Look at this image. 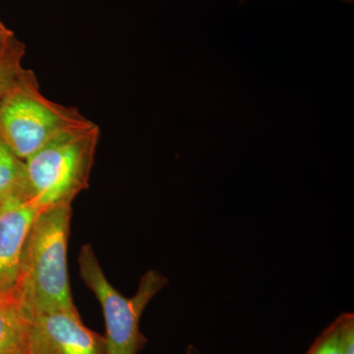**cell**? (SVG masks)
Returning <instances> with one entry per match:
<instances>
[{"instance_id":"13","label":"cell","mask_w":354,"mask_h":354,"mask_svg":"<svg viewBox=\"0 0 354 354\" xmlns=\"http://www.w3.org/2000/svg\"><path fill=\"white\" fill-rule=\"evenodd\" d=\"M187 354H201L195 346H189L187 348Z\"/></svg>"},{"instance_id":"12","label":"cell","mask_w":354,"mask_h":354,"mask_svg":"<svg viewBox=\"0 0 354 354\" xmlns=\"http://www.w3.org/2000/svg\"><path fill=\"white\" fill-rule=\"evenodd\" d=\"M15 37L13 31H11L8 27L1 20H0V48L4 44L8 43Z\"/></svg>"},{"instance_id":"6","label":"cell","mask_w":354,"mask_h":354,"mask_svg":"<svg viewBox=\"0 0 354 354\" xmlns=\"http://www.w3.org/2000/svg\"><path fill=\"white\" fill-rule=\"evenodd\" d=\"M41 212L26 196L0 204V290L14 291L26 239Z\"/></svg>"},{"instance_id":"9","label":"cell","mask_w":354,"mask_h":354,"mask_svg":"<svg viewBox=\"0 0 354 354\" xmlns=\"http://www.w3.org/2000/svg\"><path fill=\"white\" fill-rule=\"evenodd\" d=\"M25 55V44L16 36L0 48V99L24 72Z\"/></svg>"},{"instance_id":"14","label":"cell","mask_w":354,"mask_h":354,"mask_svg":"<svg viewBox=\"0 0 354 354\" xmlns=\"http://www.w3.org/2000/svg\"><path fill=\"white\" fill-rule=\"evenodd\" d=\"M341 1L346 2V3H348V4H353L354 0H341Z\"/></svg>"},{"instance_id":"11","label":"cell","mask_w":354,"mask_h":354,"mask_svg":"<svg viewBox=\"0 0 354 354\" xmlns=\"http://www.w3.org/2000/svg\"><path fill=\"white\" fill-rule=\"evenodd\" d=\"M339 344L342 354H354V315L342 313L337 317Z\"/></svg>"},{"instance_id":"4","label":"cell","mask_w":354,"mask_h":354,"mask_svg":"<svg viewBox=\"0 0 354 354\" xmlns=\"http://www.w3.org/2000/svg\"><path fill=\"white\" fill-rule=\"evenodd\" d=\"M78 264L81 278L102 306L108 354H138L147 342L140 319L149 302L167 285V279L151 270L142 277L136 295L127 298L111 285L91 244L81 248Z\"/></svg>"},{"instance_id":"3","label":"cell","mask_w":354,"mask_h":354,"mask_svg":"<svg viewBox=\"0 0 354 354\" xmlns=\"http://www.w3.org/2000/svg\"><path fill=\"white\" fill-rule=\"evenodd\" d=\"M100 136L93 122L57 137L25 160L27 196L41 211L71 205L87 189Z\"/></svg>"},{"instance_id":"2","label":"cell","mask_w":354,"mask_h":354,"mask_svg":"<svg viewBox=\"0 0 354 354\" xmlns=\"http://www.w3.org/2000/svg\"><path fill=\"white\" fill-rule=\"evenodd\" d=\"M92 123L78 109L48 99L31 69L0 99V138L24 162L53 140Z\"/></svg>"},{"instance_id":"10","label":"cell","mask_w":354,"mask_h":354,"mask_svg":"<svg viewBox=\"0 0 354 354\" xmlns=\"http://www.w3.org/2000/svg\"><path fill=\"white\" fill-rule=\"evenodd\" d=\"M305 354H342L339 351L337 319L316 337Z\"/></svg>"},{"instance_id":"8","label":"cell","mask_w":354,"mask_h":354,"mask_svg":"<svg viewBox=\"0 0 354 354\" xmlns=\"http://www.w3.org/2000/svg\"><path fill=\"white\" fill-rule=\"evenodd\" d=\"M17 196L28 197L25 162L0 138V204Z\"/></svg>"},{"instance_id":"1","label":"cell","mask_w":354,"mask_h":354,"mask_svg":"<svg viewBox=\"0 0 354 354\" xmlns=\"http://www.w3.org/2000/svg\"><path fill=\"white\" fill-rule=\"evenodd\" d=\"M71 216V205H60L43 209L32 223L14 288L28 315L75 307L67 267Z\"/></svg>"},{"instance_id":"7","label":"cell","mask_w":354,"mask_h":354,"mask_svg":"<svg viewBox=\"0 0 354 354\" xmlns=\"http://www.w3.org/2000/svg\"><path fill=\"white\" fill-rule=\"evenodd\" d=\"M29 315L14 291L0 290V354H29Z\"/></svg>"},{"instance_id":"5","label":"cell","mask_w":354,"mask_h":354,"mask_svg":"<svg viewBox=\"0 0 354 354\" xmlns=\"http://www.w3.org/2000/svg\"><path fill=\"white\" fill-rule=\"evenodd\" d=\"M29 354H108L106 337L86 327L76 307L29 315Z\"/></svg>"}]
</instances>
